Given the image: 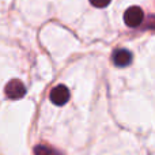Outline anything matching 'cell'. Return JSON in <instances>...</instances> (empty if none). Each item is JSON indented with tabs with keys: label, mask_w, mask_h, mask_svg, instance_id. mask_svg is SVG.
Instances as JSON below:
<instances>
[{
	"label": "cell",
	"mask_w": 155,
	"mask_h": 155,
	"mask_svg": "<svg viewBox=\"0 0 155 155\" xmlns=\"http://www.w3.org/2000/svg\"><path fill=\"white\" fill-rule=\"evenodd\" d=\"M143 18H144L143 10L140 7H136V5L129 7L124 14V22L129 27H137L143 22Z\"/></svg>",
	"instance_id": "1"
},
{
	"label": "cell",
	"mask_w": 155,
	"mask_h": 155,
	"mask_svg": "<svg viewBox=\"0 0 155 155\" xmlns=\"http://www.w3.org/2000/svg\"><path fill=\"white\" fill-rule=\"evenodd\" d=\"M26 94L25 84L19 79H12L5 86V95L10 99H21Z\"/></svg>",
	"instance_id": "2"
},
{
	"label": "cell",
	"mask_w": 155,
	"mask_h": 155,
	"mask_svg": "<svg viewBox=\"0 0 155 155\" xmlns=\"http://www.w3.org/2000/svg\"><path fill=\"white\" fill-rule=\"evenodd\" d=\"M70 99V90L64 84H60L51 91V101L57 106L65 105Z\"/></svg>",
	"instance_id": "3"
},
{
	"label": "cell",
	"mask_w": 155,
	"mask_h": 155,
	"mask_svg": "<svg viewBox=\"0 0 155 155\" xmlns=\"http://www.w3.org/2000/svg\"><path fill=\"white\" fill-rule=\"evenodd\" d=\"M132 61V53L127 49H117L113 53V63L117 67H127Z\"/></svg>",
	"instance_id": "4"
},
{
	"label": "cell",
	"mask_w": 155,
	"mask_h": 155,
	"mask_svg": "<svg viewBox=\"0 0 155 155\" xmlns=\"http://www.w3.org/2000/svg\"><path fill=\"white\" fill-rule=\"evenodd\" d=\"M34 154L35 155H60L57 151L52 150V148L46 147V146H37L34 148Z\"/></svg>",
	"instance_id": "5"
},
{
	"label": "cell",
	"mask_w": 155,
	"mask_h": 155,
	"mask_svg": "<svg viewBox=\"0 0 155 155\" xmlns=\"http://www.w3.org/2000/svg\"><path fill=\"white\" fill-rule=\"evenodd\" d=\"M90 3L97 8H105L110 4V0H90Z\"/></svg>",
	"instance_id": "6"
}]
</instances>
